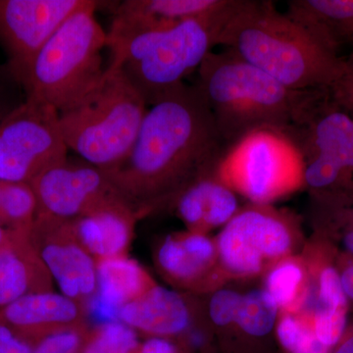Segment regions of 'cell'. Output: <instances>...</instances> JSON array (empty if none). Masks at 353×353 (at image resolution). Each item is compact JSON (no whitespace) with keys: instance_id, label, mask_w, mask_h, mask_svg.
Returning <instances> with one entry per match:
<instances>
[{"instance_id":"cell-1","label":"cell","mask_w":353,"mask_h":353,"mask_svg":"<svg viewBox=\"0 0 353 353\" xmlns=\"http://www.w3.org/2000/svg\"><path fill=\"white\" fill-rule=\"evenodd\" d=\"M229 150L199 88L183 83L148 108L131 152L103 171L141 216L215 175Z\"/></svg>"},{"instance_id":"cell-2","label":"cell","mask_w":353,"mask_h":353,"mask_svg":"<svg viewBox=\"0 0 353 353\" xmlns=\"http://www.w3.org/2000/svg\"><path fill=\"white\" fill-rule=\"evenodd\" d=\"M217 44L294 90H330L347 58L279 12L270 1L238 0Z\"/></svg>"},{"instance_id":"cell-3","label":"cell","mask_w":353,"mask_h":353,"mask_svg":"<svg viewBox=\"0 0 353 353\" xmlns=\"http://www.w3.org/2000/svg\"><path fill=\"white\" fill-rule=\"evenodd\" d=\"M197 70L196 87L229 148L259 130L289 132L308 92L285 87L228 50L211 51Z\"/></svg>"},{"instance_id":"cell-4","label":"cell","mask_w":353,"mask_h":353,"mask_svg":"<svg viewBox=\"0 0 353 353\" xmlns=\"http://www.w3.org/2000/svg\"><path fill=\"white\" fill-rule=\"evenodd\" d=\"M236 0H228L220 10L162 29L108 38L109 66L116 67L143 97L148 106L182 85L217 46L223 26Z\"/></svg>"},{"instance_id":"cell-5","label":"cell","mask_w":353,"mask_h":353,"mask_svg":"<svg viewBox=\"0 0 353 353\" xmlns=\"http://www.w3.org/2000/svg\"><path fill=\"white\" fill-rule=\"evenodd\" d=\"M148 105L116 67H106L99 82L71 108L58 113L68 150L104 171L131 152Z\"/></svg>"},{"instance_id":"cell-6","label":"cell","mask_w":353,"mask_h":353,"mask_svg":"<svg viewBox=\"0 0 353 353\" xmlns=\"http://www.w3.org/2000/svg\"><path fill=\"white\" fill-rule=\"evenodd\" d=\"M97 3L87 0L39 50L22 83L26 99L59 113L99 82L106 69L101 52L108 48V32L95 19Z\"/></svg>"},{"instance_id":"cell-7","label":"cell","mask_w":353,"mask_h":353,"mask_svg":"<svg viewBox=\"0 0 353 353\" xmlns=\"http://www.w3.org/2000/svg\"><path fill=\"white\" fill-rule=\"evenodd\" d=\"M215 176L253 204L272 202L304 183V161L288 132L262 129L230 148Z\"/></svg>"},{"instance_id":"cell-8","label":"cell","mask_w":353,"mask_h":353,"mask_svg":"<svg viewBox=\"0 0 353 353\" xmlns=\"http://www.w3.org/2000/svg\"><path fill=\"white\" fill-rule=\"evenodd\" d=\"M289 134L303 154L310 192L353 185V117L329 90H309Z\"/></svg>"},{"instance_id":"cell-9","label":"cell","mask_w":353,"mask_h":353,"mask_svg":"<svg viewBox=\"0 0 353 353\" xmlns=\"http://www.w3.org/2000/svg\"><path fill=\"white\" fill-rule=\"evenodd\" d=\"M215 245L222 272L248 278L292 255L296 229L290 215L271 205L250 204L222 228Z\"/></svg>"},{"instance_id":"cell-10","label":"cell","mask_w":353,"mask_h":353,"mask_svg":"<svg viewBox=\"0 0 353 353\" xmlns=\"http://www.w3.org/2000/svg\"><path fill=\"white\" fill-rule=\"evenodd\" d=\"M68 148L54 108L25 101L0 119V181L31 183L64 162Z\"/></svg>"},{"instance_id":"cell-11","label":"cell","mask_w":353,"mask_h":353,"mask_svg":"<svg viewBox=\"0 0 353 353\" xmlns=\"http://www.w3.org/2000/svg\"><path fill=\"white\" fill-rule=\"evenodd\" d=\"M30 185L38 202L37 216L74 219L127 202L108 174L85 160L73 162L67 158L39 174Z\"/></svg>"},{"instance_id":"cell-12","label":"cell","mask_w":353,"mask_h":353,"mask_svg":"<svg viewBox=\"0 0 353 353\" xmlns=\"http://www.w3.org/2000/svg\"><path fill=\"white\" fill-rule=\"evenodd\" d=\"M87 0H0V44L21 88L46 41Z\"/></svg>"},{"instance_id":"cell-13","label":"cell","mask_w":353,"mask_h":353,"mask_svg":"<svg viewBox=\"0 0 353 353\" xmlns=\"http://www.w3.org/2000/svg\"><path fill=\"white\" fill-rule=\"evenodd\" d=\"M29 236L60 294L85 305L97 292V262L77 239L70 220L37 216Z\"/></svg>"},{"instance_id":"cell-14","label":"cell","mask_w":353,"mask_h":353,"mask_svg":"<svg viewBox=\"0 0 353 353\" xmlns=\"http://www.w3.org/2000/svg\"><path fill=\"white\" fill-rule=\"evenodd\" d=\"M87 322L82 304L54 290L28 294L0 308V323L32 345L50 334L87 327Z\"/></svg>"},{"instance_id":"cell-15","label":"cell","mask_w":353,"mask_h":353,"mask_svg":"<svg viewBox=\"0 0 353 353\" xmlns=\"http://www.w3.org/2000/svg\"><path fill=\"white\" fill-rule=\"evenodd\" d=\"M313 259L308 260L312 274V296L306 314L311 316L318 339L331 350L347 327L350 301L336 266V252L318 241Z\"/></svg>"},{"instance_id":"cell-16","label":"cell","mask_w":353,"mask_h":353,"mask_svg":"<svg viewBox=\"0 0 353 353\" xmlns=\"http://www.w3.org/2000/svg\"><path fill=\"white\" fill-rule=\"evenodd\" d=\"M155 262L171 284L194 290L208 288L221 270L215 241L196 232L167 236L158 245Z\"/></svg>"},{"instance_id":"cell-17","label":"cell","mask_w":353,"mask_h":353,"mask_svg":"<svg viewBox=\"0 0 353 353\" xmlns=\"http://www.w3.org/2000/svg\"><path fill=\"white\" fill-rule=\"evenodd\" d=\"M228 0H126L115 9L108 37L121 38L139 32L170 27L183 20L220 10Z\"/></svg>"},{"instance_id":"cell-18","label":"cell","mask_w":353,"mask_h":353,"mask_svg":"<svg viewBox=\"0 0 353 353\" xmlns=\"http://www.w3.org/2000/svg\"><path fill=\"white\" fill-rule=\"evenodd\" d=\"M119 321L150 338L168 339L189 329L192 314L187 301L179 292L157 285L122 306Z\"/></svg>"},{"instance_id":"cell-19","label":"cell","mask_w":353,"mask_h":353,"mask_svg":"<svg viewBox=\"0 0 353 353\" xmlns=\"http://www.w3.org/2000/svg\"><path fill=\"white\" fill-rule=\"evenodd\" d=\"M139 216L127 202L69 219L74 234L94 260L128 255Z\"/></svg>"},{"instance_id":"cell-20","label":"cell","mask_w":353,"mask_h":353,"mask_svg":"<svg viewBox=\"0 0 353 353\" xmlns=\"http://www.w3.org/2000/svg\"><path fill=\"white\" fill-rule=\"evenodd\" d=\"M29 233L14 232L10 243L0 252V308L28 294L53 292L54 282Z\"/></svg>"},{"instance_id":"cell-21","label":"cell","mask_w":353,"mask_h":353,"mask_svg":"<svg viewBox=\"0 0 353 353\" xmlns=\"http://www.w3.org/2000/svg\"><path fill=\"white\" fill-rule=\"evenodd\" d=\"M175 203L188 231L206 234L216 228L224 227L240 210L236 192L215 175L192 183Z\"/></svg>"},{"instance_id":"cell-22","label":"cell","mask_w":353,"mask_h":353,"mask_svg":"<svg viewBox=\"0 0 353 353\" xmlns=\"http://www.w3.org/2000/svg\"><path fill=\"white\" fill-rule=\"evenodd\" d=\"M285 14L334 50L352 43L353 0H292Z\"/></svg>"},{"instance_id":"cell-23","label":"cell","mask_w":353,"mask_h":353,"mask_svg":"<svg viewBox=\"0 0 353 353\" xmlns=\"http://www.w3.org/2000/svg\"><path fill=\"white\" fill-rule=\"evenodd\" d=\"M311 218L316 238L353 259V185L310 192Z\"/></svg>"},{"instance_id":"cell-24","label":"cell","mask_w":353,"mask_h":353,"mask_svg":"<svg viewBox=\"0 0 353 353\" xmlns=\"http://www.w3.org/2000/svg\"><path fill=\"white\" fill-rule=\"evenodd\" d=\"M95 262V296L114 307L121 308L132 303L157 285L145 267L128 255Z\"/></svg>"},{"instance_id":"cell-25","label":"cell","mask_w":353,"mask_h":353,"mask_svg":"<svg viewBox=\"0 0 353 353\" xmlns=\"http://www.w3.org/2000/svg\"><path fill=\"white\" fill-rule=\"evenodd\" d=\"M263 289L282 313H305L312 296V274L307 259L290 256L266 271Z\"/></svg>"},{"instance_id":"cell-26","label":"cell","mask_w":353,"mask_h":353,"mask_svg":"<svg viewBox=\"0 0 353 353\" xmlns=\"http://www.w3.org/2000/svg\"><path fill=\"white\" fill-rule=\"evenodd\" d=\"M37 213L38 202L30 183L3 182L0 199V226L29 233Z\"/></svg>"},{"instance_id":"cell-27","label":"cell","mask_w":353,"mask_h":353,"mask_svg":"<svg viewBox=\"0 0 353 353\" xmlns=\"http://www.w3.org/2000/svg\"><path fill=\"white\" fill-rule=\"evenodd\" d=\"M280 311L273 297L264 289L252 290L241 294L234 324L252 336H267L273 331Z\"/></svg>"},{"instance_id":"cell-28","label":"cell","mask_w":353,"mask_h":353,"mask_svg":"<svg viewBox=\"0 0 353 353\" xmlns=\"http://www.w3.org/2000/svg\"><path fill=\"white\" fill-rule=\"evenodd\" d=\"M279 343L288 353H331L323 345L306 313H282L276 324Z\"/></svg>"},{"instance_id":"cell-29","label":"cell","mask_w":353,"mask_h":353,"mask_svg":"<svg viewBox=\"0 0 353 353\" xmlns=\"http://www.w3.org/2000/svg\"><path fill=\"white\" fill-rule=\"evenodd\" d=\"M139 345L138 333L116 321L88 329L81 353H134Z\"/></svg>"},{"instance_id":"cell-30","label":"cell","mask_w":353,"mask_h":353,"mask_svg":"<svg viewBox=\"0 0 353 353\" xmlns=\"http://www.w3.org/2000/svg\"><path fill=\"white\" fill-rule=\"evenodd\" d=\"M88 327L50 334L32 345V353H81Z\"/></svg>"},{"instance_id":"cell-31","label":"cell","mask_w":353,"mask_h":353,"mask_svg":"<svg viewBox=\"0 0 353 353\" xmlns=\"http://www.w3.org/2000/svg\"><path fill=\"white\" fill-rule=\"evenodd\" d=\"M241 294L236 290H217L209 303V316L216 326L225 327L234 324L240 304Z\"/></svg>"},{"instance_id":"cell-32","label":"cell","mask_w":353,"mask_h":353,"mask_svg":"<svg viewBox=\"0 0 353 353\" xmlns=\"http://www.w3.org/2000/svg\"><path fill=\"white\" fill-rule=\"evenodd\" d=\"M329 94L332 99L343 110L353 117V57L347 58V68L333 87L330 88Z\"/></svg>"},{"instance_id":"cell-33","label":"cell","mask_w":353,"mask_h":353,"mask_svg":"<svg viewBox=\"0 0 353 353\" xmlns=\"http://www.w3.org/2000/svg\"><path fill=\"white\" fill-rule=\"evenodd\" d=\"M13 85L21 87L7 66L0 67V119L22 103L13 101L11 99V88Z\"/></svg>"},{"instance_id":"cell-34","label":"cell","mask_w":353,"mask_h":353,"mask_svg":"<svg viewBox=\"0 0 353 353\" xmlns=\"http://www.w3.org/2000/svg\"><path fill=\"white\" fill-rule=\"evenodd\" d=\"M0 353H32V345L0 323Z\"/></svg>"},{"instance_id":"cell-35","label":"cell","mask_w":353,"mask_h":353,"mask_svg":"<svg viewBox=\"0 0 353 353\" xmlns=\"http://www.w3.org/2000/svg\"><path fill=\"white\" fill-rule=\"evenodd\" d=\"M336 266L340 274L341 285L350 303L353 304V259L336 252Z\"/></svg>"},{"instance_id":"cell-36","label":"cell","mask_w":353,"mask_h":353,"mask_svg":"<svg viewBox=\"0 0 353 353\" xmlns=\"http://www.w3.org/2000/svg\"><path fill=\"white\" fill-rule=\"evenodd\" d=\"M134 353H179V350L169 339L154 336L139 343Z\"/></svg>"},{"instance_id":"cell-37","label":"cell","mask_w":353,"mask_h":353,"mask_svg":"<svg viewBox=\"0 0 353 353\" xmlns=\"http://www.w3.org/2000/svg\"><path fill=\"white\" fill-rule=\"evenodd\" d=\"M331 353H353V321L347 324L345 333Z\"/></svg>"},{"instance_id":"cell-38","label":"cell","mask_w":353,"mask_h":353,"mask_svg":"<svg viewBox=\"0 0 353 353\" xmlns=\"http://www.w3.org/2000/svg\"><path fill=\"white\" fill-rule=\"evenodd\" d=\"M14 232L15 231L0 226V250H3L10 243Z\"/></svg>"},{"instance_id":"cell-39","label":"cell","mask_w":353,"mask_h":353,"mask_svg":"<svg viewBox=\"0 0 353 353\" xmlns=\"http://www.w3.org/2000/svg\"><path fill=\"white\" fill-rule=\"evenodd\" d=\"M2 185H3V182H2V181H0V199H1Z\"/></svg>"},{"instance_id":"cell-40","label":"cell","mask_w":353,"mask_h":353,"mask_svg":"<svg viewBox=\"0 0 353 353\" xmlns=\"http://www.w3.org/2000/svg\"><path fill=\"white\" fill-rule=\"evenodd\" d=\"M1 252V250H0ZM0 262H1V253H0Z\"/></svg>"},{"instance_id":"cell-41","label":"cell","mask_w":353,"mask_h":353,"mask_svg":"<svg viewBox=\"0 0 353 353\" xmlns=\"http://www.w3.org/2000/svg\"><path fill=\"white\" fill-rule=\"evenodd\" d=\"M352 46H353V39H352ZM350 55H352V57H353V50H352V54H350Z\"/></svg>"}]
</instances>
